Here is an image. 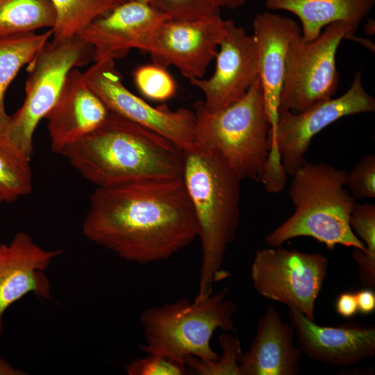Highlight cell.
<instances>
[{
  "instance_id": "25",
  "label": "cell",
  "mask_w": 375,
  "mask_h": 375,
  "mask_svg": "<svg viewBox=\"0 0 375 375\" xmlns=\"http://www.w3.org/2000/svg\"><path fill=\"white\" fill-rule=\"evenodd\" d=\"M349 224L353 231L362 240L367 253L353 248L352 257L358 267L362 284L367 288L375 286V205L356 203Z\"/></svg>"
},
{
  "instance_id": "5",
  "label": "cell",
  "mask_w": 375,
  "mask_h": 375,
  "mask_svg": "<svg viewBox=\"0 0 375 375\" xmlns=\"http://www.w3.org/2000/svg\"><path fill=\"white\" fill-rule=\"evenodd\" d=\"M228 292L224 288L201 301L182 298L144 310L140 322L144 340L140 349L183 365L188 356L216 360L219 355L210 347L214 333L219 328L224 332L235 330L238 305L226 298Z\"/></svg>"
},
{
  "instance_id": "22",
  "label": "cell",
  "mask_w": 375,
  "mask_h": 375,
  "mask_svg": "<svg viewBox=\"0 0 375 375\" xmlns=\"http://www.w3.org/2000/svg\"><path fill=\"white\" fill-rule=\"evenodd\" d=\"M56 17L50 0H0V36L52 29Z\"/></svg>"
},
{
  "instance_id": "4",
  "label": "cell",
  "mask_w": 375,
  "mask_h": 375,
  "mask_svg": "<svg viewBox=\"0 0 375 375\" xmlns=\"http://www.w3.org/2000/svg\"><path fill=\"white\" fill-rule=\"evenodd\" d=\"M347 172L326 163L306 161L288 189L293 214L265 237L272 247L297 237H310L329 250L340 244L367 253L349 224L356 201L346 187Z\"/></svg>"
},
{
  "instance_id": "11",
  "label": "cell",
  "mask_w": 375,
  "mask_h": 375,
  "mask_svg": "<svg viewBox=\"0 0 375 375\" xmlns=\"http://www.w3.org/2000/svg\"><path fill=\"white\" fill-rule=\"evenodd\" d=\"M83 76L109 111L158 133L183 150L194 145V112L184 108L173 110L166 104L151 106L124 85L115 60L94 62Z\"/></svg>"
},
{
  "instance_id": "21",
  "label": "cell",
  "mask_w": 375,
  "mask_h": 375,
  "mask_svg": "<svg viewBox=\"0 0 375 375\" xmlns=\"http://www.w3.org/2000/svg\"><path fill=\"white\" fill-rule=\"evenodd\" d=\"M53 31L0 36V135L4 136L9 121L4 98L10 83L52 37Z\"/></svg>"
},
{
  "instance_id": "30",
  "label": "cell",
  "mask_w": 375,
  "mask_h": 375,
  "mask_svg": "<svg viewBox=\"0 0 375 375\" xmlns=\"http://www.w3.org/2000/svg\"><path fill=\"white\" fill-rule=\"evenodd\" d=\"M129 375H185V365L176 363L165 357L147 354L144 358L131 361L125 367Z\"/></svg>"
},
{
  "instance_id": "26",
  "label": "cell",
  "mask_w": 375,
  "mask_h": 375,
  "mask_svg": "<svg viewBox=\"0 0 375 375\" xmlns=\"http://www.w3.org/2000/svg\"><path fill=\"white\" fill-rule=\"evenodd\" d=\"M222 354L215 361H204L188 356L185 365L188 372L197 375H240L239 361L242 355L240 340L233 335L224 333L219 336Z\"/></svg>"
},
{
  "instance_id": "9",
  "label": "cell",
  "mask_w": 375,
  "mask_h": 375,
  "mask_svg": "<svg viewBox=\"0 0 375 375\" xmlns=\"http://www.w3.org/2000/svg\"><path fill=\"white\" fill-rule=\"evenodd\" d=\"M358 24L338 21L327 25L312 41L301 34L290 43L285 58L279 108L301 112L332 98L339 83L335 56L341 41L351 38Z\"/></svg>"
},
{
  "instance_id": "31",
  "label": "cell",
  "mask_w": 375,
  "mask_h": 375,
  "mask_svg": "<svg viewBox=\"0 0 375 375\" xmlns=\"http://www.w3.org/2000/svg\"><path fill=\"white\" fill-rule=\"evenodd\" d=\"M335 310L342 317L350 318L358 312L355 293L343 292L339 295L335 303Z\"/></svg>"
},
{
  "instance_id": "10",
  "label": "cell",
  "mask_w": 375,
  "mask_h": 375,
  "mask_svg": "<svg viewBox=\"0 0 375 375\" xmlns=\"http://www.w3.org/2000/svg\"><path fill=\"white\" fill-rule=\"evenodd\" d=\"M328 266V258L320 253L271 247L256 252L251 277L260 295L297 309L315 321V302Z\"/></svg>"
},
{
  "instance_id": "29",
  "label": "cell",
  "mask_w": 375,
  "mask_h": 375,
  "mask_svg": "<svg viewBox=\"0 0 375 375\" xmlns=\"http://www.w3.org/2000/svg\"><path fill=\"white\" fill-rule=\"evenodd\" d=\"M346 187L356 199L375 197V156H364L347 172Z\"/></svg>"
},
{
  "instance_id": "16",
  "label": "cell",
  "mask_w": 375,
  "mask_h": 375,
  "mask_svg": "<svg viewBox=\"0 0 375 375\" xmlns=\"http://www.w3.org/2000/svg\"><path fill=\"white\" fill-rule=\"evenodd\" d=\"M61 253L60 249L42 248L25 232L0 244V336L3 315L12 303L29 293L51 299V287L44 271Z\"/></svg>"
},
{
  "instance_id": "8",
  "label": "cell",
  "mask_w": 375,
  "mask_h": 375,
  "mask_svg": "<svg viewBox=\"0 0 375 375\" xmlns=\"http://www.w3.org/2000/svg\"><path fill=\"white\" fill-rule=\"evenodd\" d=\"M92 58V47L77 35L59 42L49 41L27 64L25 98L10 115L4 137L31 157L35 130L56 103L67 74Z\"/></svg>"
},
{
  "instance_id": "2",
  "label": "cell",
  "mask_w": 375,
  "mask_h": 375,
  "mask_svg": "<svg viewBox=\"0 0 375 375\" xmlns=\"http://www.w3.org/2000/svg\"><path fill=\"white\" fill-rule=\"evenodd\" d=\"M62 155L97 187L182 178L183 149L158 133L110 111L101 125Z\"/></svg>"
},
{
  "instance_id": "28",
  "label": "cell",
  "mask_w": 375,
  "mask_h": 375,
  "mask_svg": "<svg viewBox=\"0 0 375 375\" xmlns=\"http://www.w3.org/2000/svg\"><path fill=\"white\" fill-rule=\"evenodd\" d=\"M171 20H192L220 13L211 0H150Z\"/></svg>"
},
{
  "instance_id": "3",
  "label": "cell",
  "mask_w": 375,
  "mask_h": 375,
  "mask_svg": "<svg viewBox=\"0 0 375 375\" xmlns=\"http://www.w3.org/2000/svg\"><path fill=\"white\" fill-rule=\"evenodd\" d=\"M197 224L201 247L198 293L201 301L215 283L227 276L222 269L240 224V181L222 157L196 144L183 150V173Z\"/></svg>"
},
{
  "instance_id": "33",
  "label": "cell",
  "mask_w": 375,
  "mask_h": 375,
  "mask_svg": "<svg viewBox=\"0 0 375 375\" xmlns=\"http://www.w3.org/2000/svg\"><path fill=\"white\" fill-rule=\"evenodd\" d=\"M212 2L219 9L225 8L231 10L237 9L242 6L247 0H211Z\"/></svg>"
},
{
  "instance_id": "35",
  "label": "cell",
  "mask_w": 375,
  "mask_h": 375,
  "mask_svg": "<svg viewBox=\"0 0 375 375\" xmlns=\"http://www.w3.org/2000/svg\"><path fill=\"white\" fill-rule=\"evenodd\" d=\"M130 1V0H114L116 5H118V4L121 3H123V2H125V1ZM140 1H144L149 2L150 0H140Z\"/></svg>"
},
{
  "instance_id": "15",
  "label": "cell",
  "mask_w": 375,
  "mask_h": 375,
  "mask_svg": "<svg viewBox=\"0 0 375 375\" xmlns=\"http://www.w3.org/2000/svg\"><path fill=\"white\" fill-rule=\"evenodd\" d=\"M289 322L302 353L318 362L349 367L375 355V328L349 322L336 327L316 324L288 308Z\"/></svg>"
},
{
  "instance_id": "34",
  "label": "cell",
  "mask_w": 375,
  "mask_h": 375,
  "mask_svg": "<svg viewBox=\"0 0 375 375\" xmlns=\"http://www.w3.org/2000/svg\"><path fill=\"white\" fill-rule=\"evenodd\" d=\"M374 20L369 19L368 22L365 24V32L369 34L374 33Z\"/></svg>"
},
{
  "instance_id": "20",
  "label": "cell",
  "mask_w": 375,
  "mask_h": 375,
  "mask_svg": "<svg viewBox=\"0 0 375 375\" xmlns=\"http://www.w3.org/2000/svg\"><path fill=\"white\" fill-rule=\"evenodd\" d=\"M272 10H286L301 23V35L306 41L315 40L323 28L338 21L359 25L373 10L375 0H265Z\"/></svg>"
},
{
  "instance_id": "7",
  "label": "cell",
  "mask_w": 375,
  "mask_h": 375,
  "mask_svg": "<svg viewBox=\"0 0 375 375\" xmlns=\"http://www.w3.org/2000/svg\"><path fill=\"white\" fill-rule=\"evenodd\" d=\"M361 70L342 96L316 102L301 112L278 108L275 127L268 131L269 155L262 183L265 190L278 192L306 161L313 137L342 117L375 110V99L364 88Z\"/></svg>"
},
{
  "instance_id": "24",
  "label": "cell",
  "mask_w": 375,
  "mask_h": 375,
  "mask_svg": "<svg viewBox=\"0 0 375 375\" xmlns=\"http://www.w3.org/2000/svg\"><path fill=\"white\" fill-rule=\"evenodd\" d=\"M56 11L52 42L76 36L89 24L116 6L114 0H50Z\"/></svg>"
},
{
  "instance_id": "1",
  "label": "cell",
  "mask_w": 375,
  "mask_h": 375,
  "mask_svg": "<svg viewBox=\"0 0 375 375\" xmlns=\"http://www.w3.org/2000/svg\"><path fill=\"white\" fill-rule=\"evenodd\" d=\"M90 241L124 260H166L197 237L194 212L182 178L97 187L82 223Z\"/></svg>"
},
{
  "instance_id": "6",
  "label": "cell",
  "mask_w": 375,
  "mask_h": 375,
  "mask_svg": "<svg viewBox=\"0 0 375 375\" xmlns=\"http://www.w3.org/2000/svg\"><path fill=\"white\" fill-rule=\"evenodd\" d=\"M194 144L217 153L241 180L262 183L269 155V123L259 78L239 101L209 112L194 104Z\"/></svg>"
},
{
  "instance_id": "12",
  "label": "cell",
  "mask_w": 375,
  "mask_h": 375,
  "mask_svg": "<svg viewBox=\"0 0 375 375\" xmlns=\"http://www.w3.org/2000/svg\"><path fill=\"white\" fill-rule=\"evenodd\" d=\"M228 21L220 13L192 20L162 22L148 46L152 62L176 67L188 80L201 78L224 38Z\"/></svg>"
},
{
  "instance_id": "18",
  "label": "cell",
  "mask_w": 375,
  "mask_h": 375,
  "mask_svg": "<svg viewBox=\"0 0 375 375\" xmlns=\"http://www.w3.org/2000/svg\"><path fill=\"white\" fill-rule=\"evenodd\" d=\"M253 29L258 46V77L272 130L277 119L287 51L290 42L301 34V28L290 17L265 11L255 16Z\"/></svg>"
},
{
  "instance_id": "14",
  "label": "cell",
  "mask_w": 375,
  "mask_h": 375,
  "mask_svg": "<svg viewBox=\"0 0 375 375\" xmlns=\"http://www.w3.org/2000/svg\"><path fill=\"white\" fill-rule=\"evenodd\" d=\"M217 51L216 67L208 79L193 78L190 83L203 94L209 112L223 110L242 99L259 78L258 46L255 36L228 19L226 34Z\"/></svg>"
},
{
  "instance_id": "27",
  "label": "cell",
  "mask_w": 375,
  "mask_h": 375,
  "mask_svg": "<svg viewBox=\"0 0 375 375\" xmlns=\"http://www.w3.org/2000/svg\"><path fill=\"white\" fill-rule=\"evenodd\" d=\"M135 85L144 97L155 101H165L176 92V84L167 69L148 64L138 67L133 74Z\"/></svg>"
},
{
  "instance_id": "17",
  "label": "cell",
  "mask_w": 375,
  "mask_h": 375,
  "mask_svg": "<svg viewBox=\"0 0 375 375\" xmlns=\"http://www.w3.org/2000/svg\"><path fill=\"white\" fill-rule=\"evenodd\" d=\"M109 110L87 84L83 72L72 69L67 74L60 95L46 115L53 152L63 151L97 128Z\"/></svg>"
},
{
  "instance_id": "19",
  "label": "cell",
  "mask_w": 375,
  "mask_h": 375,
  "mask_svg": "<svg viewBox=\"0 0 375 375\" xmlns=\"http://www.w3.org/2000/svg\"><path fill=\"white\" fill-rule=\"evenodd\" d=\"M294 330L269 305L258 322L249 349L240 356V375H297L302 352L294 344Z\"/></svg>"
},
{
  "instance_id": "23",
  "label": "cell",
  "mask_w": 375,
  "mask_h": 375,
  "mask_svg": "<svg viewBox=\"0 0 375 375\" xmlns=\"http://www.w3.org/2000/svg\"><path fill=\"white\" fill-rule=\"evenodd\" d=\"M31 158L0 135V204L12 203L31 192Z\"/></svg>"
},
{
  "instance_id": "32",
  "label": "cell",
  "mask_w": 375,
  "mask_h": 375,
  "mask_svg": "<svg viewBox=\"0 0 375 375\" xmlns=\"http://www.w3.org/2000/svg\"><path fill=\"white\" fill-rule=\"evenodd\" d=\"M358 311L369 315L375 310V293L371 288H366L355 293Z\"/></svg>"
},
{
  "instance_id": "13",
  "label": "cell",
  "mask_w": 375,
  "mask_h": 375,
  "mask_svg": "<svg viewBox=\"0 0 375 375\" xmlns=\"http://www.w3.org/2000/svg\"><path fill=\"white\" fill-rule=\"evenodd\" d=\"M167 19L150 2L130 0L93 20L77 36L92 47L93 62L115 60L133 49L147 52L155 31Z\"/></svg>"
}]
</instances>
